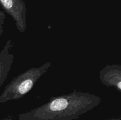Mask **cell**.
<instances>
[{
  "mask_svg": "<svg viewBox=\"0 0 121 120\" xmlns=\"http://www.w3.org/2000/svg\"><path fill=\"white\" fill-rule=\"evenodd\" d=\"M100 96L87 92L73 91L53 96L46 103L18 115L19 120H73L98 107Z\"/></svg>",
  "mask_w": 121,
  "mask_h": 120,
  "instance_id": "cell-1",
  "label": "cell"
},
{
  "mask_svg": "<svg viewBox=\"0 0 121 120\" xmlns=\"http://www.w3.org/2000/svg\"><path fill=\"white\" fill-rule=\"evenodd\" d=\"M51 62L27 69L13 79L0 95V103H5L23 97L32 89L38 80L49 69Z\"/></svg>",
  "mask_w": 121,
  "mask_h": 120,
  "instance_id": "cell-2",
  "label": "cell"
},
{
  "mask_svg": "<svg viewBox=\"0 0 121 120\" xmlns=\"http://www.w3.org/2000/svg\"><path fill=\"white\" fill-rule=\"evenodd\" d=\"M4 11L11 16L17 29L24 32L27 28V7L24 0H0Z\"/></svg>",
  "mask_w": 121,
  "mask_h": 120,
  "instance_id": "cell-3",
  "label": "cell"
},
{
  "mask_svg": "<svg viewBox=\"0 0 121 120\" xmlns=\"http://www.w3.org/2000/svg\"><path fill=\"white\" fill-rule=\"evenodd\" d=\"M99 79L108 87H113L121 92V66L106 65L99 72Z\"/></svg>",
  "mask_w": 121,
  "mask_h": 120,
  "instance_id": "cell-4",
  "label": "cell"
},
{
  "mask_svg": "<svg viewBox=\"0 0 121 120\" xmlns=\"http://www.w3.org/2000/svg\"><path fill=\"white\" fill-rule=\"evenodd\" d=\"M13 47L12 40H8L0 52V88L7 79L13 66L14 56L10 52Z\"/></svg>",
  "mask_w": 121,
  "mask_h": 120,
  "instance_id": "cell-5",
  "label": "cell"
},
{
  "mask_svg": "<svg viewBox=\"0 0 121 120\" xmlns=\"http://www.w3.org/2000/svg\"><path fill=\"white\" fill-rule=\"evenodd\" d=\"M5 14L4 11H0V38L4 32V25L5 20Z\"/></svg>",
  "mask_w": 121,
  "mask_h": 120,
  "instance_id": "cell-6",
  "label": "cell"
},
{
  "mask_svg": "<svg viewBox=\"0 0 121 120\" xmlns=\"http://www.w3.org/2000/svg\"><path fill=\"white\" fill-rule=\"evenodd\" d=\"M121 120V117H113V118H107V119H105V120Z\"/></svg>",
  "mask_w": 121,
  "mask_h": 120,
  "instance_id": "cell-7",
  "label": "cell"
},
{
  "mask_svg": "<svg viewBox=\"0 0 121 120\" xmlns=\"http://www.w3.org/2000/svg\"><path fill=\"white\" fill-rule=\"evenodd\" d=\"M2 120H14L13 118H11V116H8V117L4 118L2 119Z\"/></svg>",
  "mask_w": 121,
  "mask_h": 120,
  "instance_id": "cell-8",
  "label": "cell"
}]
</instances>
